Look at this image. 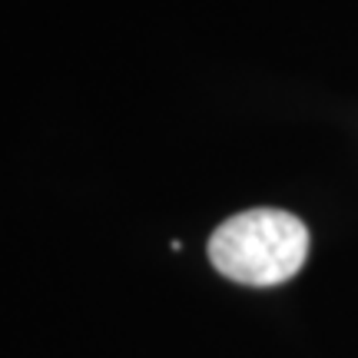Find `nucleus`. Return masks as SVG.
<instances>
[{"label": "nucleus", "mask_w": 358, "mask_h": 358, "mask_svg": "<svg viewBox=\"0 0 358 358\" xmlns=\"http://www.w3.org/2000/svg\"><path fill=\"white\" fill-rule=\"evenodd\" d=\"M306 222L282 209H245L209 236V262L243 285H279L306 266Z\"/></svg>", "instance_id": "nucleus-1"}]
</instances>
